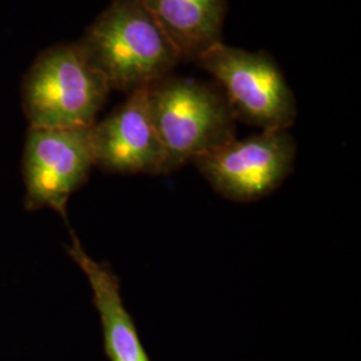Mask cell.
<instances>
[{
    "instance_id": "6da1fadb",
    "label": "cell",
    "mask_w": 361,
    "mask_h": 361,
    "mask_svg": "<svg viewBox=\"0 0 361 361\" xmlns=\"http://www.w3.org/2000/svg\"><path fill=\"white\" fill-rule=\"evenodd\" d=\"M78 44L111 90L128 94L173 74L182 62L142 0H113Z\"/></svg>"
},
{
    "instance_id": "7a4b0ae2",
    "label": "cell",
    "mask_w": 361,
    "mask_h": 361,
    "mask_svg": "<svg viewBox=\"0 0 361 361\" xmlns=\"http://www.w3.org/2000/svg\"><path fill=\"white\" fill-rule=\"evenodd\" d=\"M146 91L155 130L166 153V174L235 138L237 119L214 80L170 74Z\"/></svg>"
},
{
    "instance_id": "3957f363",
    "label": "cell",
    "mask_w": 361,
    "mask_h": 361,
    "mask_svg": "<svg viewBox=\"0 0 361 361\" xmlns=\"http://www.w3.org/2000/svg\"><path fill=\"white\" fill-rule=\"evenodd\" d=\"M102 74L78 43L43 52L23 83V110L32 129H86L110 94Z\"/></svg>"
},
{
    "instance_id": "277c9868",
    "label": "cell",
    "mask_w": 361,
    "mask_h": 361,
    "mask_svg": "<svg viewBox=\"0 0 361 361\" xmlns=\"http://www.w3.org/2000/svg\"><path fill=\"white\" fill-rule=\"evenodd\" d=\"M195 63L222 89L237 121L261 131L289 130L295 125V92L269 52L247 51L219 42Z\"/></svg>"
},
{
    "instance_id": "5b68a950",
    "label": "cell",
    "mask_w": 361,
    "mask_h": 361,
    "mask_svg": "<svg viewBox=\"0 0 361 361\" xmlns=\"http://www.w3.org/2000/svg\"><path fill=\"white\" fill-rule=\"evenodd\" d=\"M297 146L288 130L234 138L193 165L224 198L255 202L283 186L295 170Z\"/></svg>"
},
{
    "instance_id": "8992f818",
    "label": "cell",
    "mask_w": 361,
    "mask_h": 361,
    "mask_svg": "<svg viewBox=\"0 0 361 361\" xmlns=\"http://www.w3.org/2000/svg\"><path fill=\"white\" fill-rule=\"evenodd\" d=\"M90 129L30 128L22 159L26 210L51 209L68 225V200L95 166Z\"/></svg>"
},
{
    "instance_id": "52a82bcc",
    "label": "cell",
    "mask_w": 361,
    "mask_h": 361,
    "mask_svg": "<svg viewBox=\"0 0 361 361\" xmlns=\"http://www.w3.org/2000/svg\"><path fill=\"white\" fill-rule=\"evenodd\" d=\"M147 87L91 126L95 166L113 174H166V153L155 130Z\"/></svg>"
},
{
    "instance_id": "ba28073f",
    "label": "cell",
    "mask_w": 361,
    "mask_h": 361,
    "mask_svg": "<svg viewBox=\"0 0 361 361\" xmlns=\"http://www.w3.org/2000/svg\"><path fill=\"white\" fill-rule=\"evenodd\" d=\"M66 250L85 273L90 284L94 305L101 319L107 359L110 361H152L143 347L135 323L123 304L121 281L111 267L89 256L73 231L71 244Z\"/></svg>"
},
{
    "instance_id": "9c48e42d",
    "label": "cell",
    "mask_w": 361,
    "mask_h": 361,
    "mask_svg": "<svg viewBox=\"0 0 361 361\" xmlns=\"http://www.w3.org/2000/svg\"><path fill=\"white\" fill-rule=\"evenodd\" d=\"M182 62L222 42L228 0H142Z\"/></svg>"
}]
</instances>
